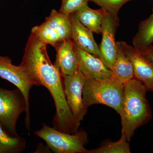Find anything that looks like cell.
<instances>
[{
	"mask_svg": "<svg viewBox=\"0 0 153 153\" xmlns=\"http://www.w3.org/2000/svg\"><path fill=\"white\" fill-rule=\"evenodd\" d=\"M47 45L31 34L19 66L26 71L35 85L44 86L51 94L56 108L52 122L53 128L65 133L75 134L79 128L66 100L63 76L49 59Z\"/></svg>",
	"mask_w": 153,
	"mask_h": 153,
	"instance_id": "6da1fadb",
	"label": "cell"
},
{
	"mask_svg": "<svg viewBox=\"0 0 153 153\" xmlns=\"http://www.w3.org/2000/svg\"><path fill=\"white\" fill-rule=\"evenodd\" d=\"M148 89L139 80L133 78L123 85V97L120 114L122 134L128 142L135 131L152 117V112L146 94Z\"/></svg>",
	"mask_w": 153,
	"mask_h": 153,
	"instance_id": "7a4b0ae2",
	"label": "cell"
},
{
	"mask_svg": "<svg viewBox=\"0 0 153 153\" xmlns=\"http://www.w3.org/2000/svg\"><path fill=\"white\" fill-rule=\"evenodd\" d=\"M124 84L114 77L105 79L85 78L82 90L85 109L94 104L111 108L120 114L123 97Z\"/></svg>",
	"mask_w": 153,
	"mask_h": 153,
	"instance_id": "3957f363",
	"label": "cell"
},
{
	"mask_svg": "<svg viewBox=\"0 0 153 153\" xmlns=\"http://www.w3.org/2000/svg\"><path fill=\"white\" fill-rule=\"evenodd\" d=\"M35 134L45 141L48 148L55 153H89L85 146L88 142L87 133L80 128L76 133L59 131L45 124Z\"/></svg>",
	"mask_w": 153,
	"mask_h": 153,
	"instance_id": "277c9868",
	"label": "cell"
},
{
	"mask_svg": "<svg viewBox=\"0 0 153 153\" xmlns=\"http://www.w3.org/2000/svg\"><path fill=\"white\" fill-rule=\"evenodd\" d=\"M72 32L70 16L52 10L45 22L32 28L31 33L39 40L56 47L61 41L71 38Z\"/></svg>",
	"mask_w": 153,
	"mask_h": 153,
	"instance_id": "5b68a950",
	"label": "cell"
},
{
	"mask_svg": "<svg viewBox=\"0 0 153 153\" xmlns=\"http://www.w3.org/2000/svg\"><path fill=\"white\" fill-rule=\"evenodd\" d=\"M25 97L19 89L9 90L0 87V123L11 136L19 137L16 130L18 119L26 112Z\"/></svg>",
	"mask_w": 153,
	"mask_h": 153,
	"instance_id": "8992f818",
	"label": "cell"
},
{
	"mask_svg": "<svg viewBox=\"0 0 153 153\" xmlns=\"http://www.w3.org/2000/svg\"><path fill=\"white\" fill-rule=\"evenodd\" d=\"M0 77L16 85L21 91L26 102V128L30 130V93L34 83L26 71L20 66H15L8 56L0 55Z\"/></svg>",
	"mask_w": 153,
	"mask_h": 153,
	"instance_id": "52a82bcc",
	"label": "cell"
},
{
	"mask_svg": "<svg viewBox=\"0 0 153 153\" xmlns=\"http://www.w3.org/2000/svg\"><path fill=\"white\" fill-rule=\"evenodd\" d=\"M63 84L66 100L78 128L87 110L83 102L82 90L85 77L79 70L72 75L63 77Z\"/></svg>",
	"mask_w": 153,
	"mask_h": 153,
	"instance_id": "ba28073f",
	"label": "cell"
},
{
	"mask_svg": "<svg viewBox=\"0 0 153 153\" xmlns=\"http://www.w3.org/2000/svg\"><path fill=\"white\" fill-rule=\"evenodd\" d=\"M119 26L118 15L109 13L104 10L101 26L102 39L99 48L102 61L110 70L112 68L117 57L118 47L115 38Z\"/></svg>",
	"mask_w": 153,
	"mask_h": 153,
	"instance_id": "9c48e42d",
	"label": "cell"
},
{
	"mask_svg": "<svg viewBox=\"0 0 153 153\" xmlns=\"http://www.w3.org/2000/svg\"><path fill=\"white\" fill-rule=\"evenodd\" d=\"M117 45L130 60L133 68L134 78L143 83L148 90L152 89L153 63L125 41H117Z\"/></svg>",
	"mask_w": 153,
	"mask_h": 153,
	"instance_id": "30bf717a",
	"label": "cell"
},
{
	"mask_svg": "<svg viewBox=\"0 0 153 153\" xmlns=\"http://www.w3.org/2000/svg\"><path fill=\"white\" fill-rule=\"evenodd\" d=\"M79 70L85 78L105 79L112 78L111 70L107 68L101 59L74 46Z\"/></svg>",
	"mask_w": 153,
	"mask_h": 153,
	"instance_id": "8fae6325",
	"label": "cell"
},
{
	"mask_svg": "<svg viewBox=\"0 0 153 153\" xmlns=\"http://www.w3.org/2000/svg\"><path fill=\"white\" fill-rule=\"evenodd\" d=\"M56 52L55 66L62 76L72 75L79 71V65L71 38L61 41L55 47Z\"/></svg>",
	"mask_w": 153,
	"mask_h": 153,
	"instance_id": "7c38bea8",
	"label": "cell"
},
{
	"mask_svg": "<svg viewBox=\"0 0 153 153\" xmlns=\"http://www.w3.org/2000/svg\"><path fill=\"white\" fill-rule=\"evenodd\" d=\"M70 18L72 27L71 39L74 46L102 60L99 47L94 40L93 32L81 24L74 13L70 15Z\"/></svg>",
	"mask_w": 153,
	"mask_h": 153,
	"instance_id": "4fadbf2b",
	"label": "cell"
},
{
	"mask_svg": "<svg viewBox=\"0 0 153 153\" xmlns=\"http://www.w3.org/2000/svg\"><path fill=\"white\" fill-rule=\"evenodd\" d=\"M79 22L94 33H101V26L104 15L103 9L93 10L85 6L74 13Z\"/></svg>",
	"mask_w": 153,
	"mask_h": 153,
	"instance_id": "5bb4252c",
	"label": "cell"
},
{
	"mask_svg": "<svg viewBox=\"0 0 153 153\" xmlns=\"http://www.w3.org/2000/svg\"><path fill=\"white\" fill-rule=\"evenodd\" d=\"M118 47L116 60L112 68L113 77L122 84H124L134 77L132 65L127 56Z\"/></svg>",
	"mask_w": 153,
	"mask_h": 153,
	"instance_id": "9a60e30c",
	"label": "cell"
},
{
	"mask_svg": "<svg viewBox=\"0 0 153 153\" xmlns=\"http://www.w3.org/2000/svg\"><path fill=\"white\" fill-rule=\"evenodd\" d=\"M153 43V13L147 19L140 23L137 32L133 37V47L142 51L152 46Z\"/></svg>",
	"mask_w": 153,
	"mask_h": 153,
	"instance_id": "2e32d148",
	"label": "cell"
},
{
	"mask_svg": "<svg viewBox=\"0 0 153 153\" xmlns=\"http://www.w3.org/2000/svg\"><path fill=\"white\" fill-rule=\"evenodd\" d=\"M27 146L24 138L11 136L0 123V153H20Z\"/></svg>",
	"mask_w": 153,
	"mask_h": 153,
	"instance_id": "e0dca14e",
	"label": "cell"
},
{
	"mask_svg": "<svg viewBox=\"0 0 153 153\" xmlns=\"http://www.w3.org/2000/svg\"><path fill=\"white\" fill-rule=\"evenodd\" d=\"M129 142L122 134L120 140L117 142L106 140L101 143L100 147L89 150V153H130Z\"/></svg>",
	"mask_w": 153,
	"mask_h": 153,
	"instance_id": "ac0fdd59",
	"label": "cell"
},
{
	"mask_svg": "<svg viewBox=\"0 0 153 153\" xmlns=\"http://www.w3.org/2000/svg\"><path fill=\"white\" fill-rule=\"evenodd\" d=\"M131 0H89L101 7L108 13L118 15L119 11L124 4Z\"/></svg>",
	"mask_w": 153,
	"mask_h": 153,
	"instance_id": "d6986e66",
	"label": "cell"
},
{
	"mask_svg": "<svg viewBox=\"0 0 153 153\" xmlns=\"http://www.w3.org/2000/svg\"><path fill=\"white\" fill-rule=\"evenodd\" d=\"M89 0H62L59 12L70 16L83 7L88 5Z\"/></svg>",
	"mask_w": 153,
	"mask_h": 153,
	"instance_id": "ffe728a7",
	"label": "cell"
},
{
	"mask_svg": "<svg viewBox=\"0 0 153 153\" xmlns=\"http://www.w3.org/2000/svg\"><path fill=\"white\" fill-rule=\"evenodd\" d=\"M144 56L153 63V46L152 45L147 49L140 52Z\"/></svg>",
	"mask_w": 153,
	"mask_h": 153,
	"instance_id": "44dd1931",
	"label": "cell"
},
{
	"mask_svg": "<svg viewBox=\"0 0 153 153\" xmlns=\"http://www.w3.org/2000/svg\"><path fill=\"white\" fill-rule=\"evenodd\" d=\"M151 91H152V92H153V88L152 89V90H151Z\"/></svg>",
	"mask_w": 153,
	"mask_h": 153,
	"instance_id": "7402d4cb",
	"label": "cell"
},
{
	"mask_svg": "<svg viewBox=\"0 0 153 153\" xmlns=\"http://www.w3.org/2000/svg\"><path fill=\"white\" fill-rule=\"evenodd\" d=\"M152 10H153V7Z\"/></svg>",
	"mask_w": 153,
	"mask_h": 153,
	"instance_id": "603a6c76",
	"label": "cell"
}]
</instances>
